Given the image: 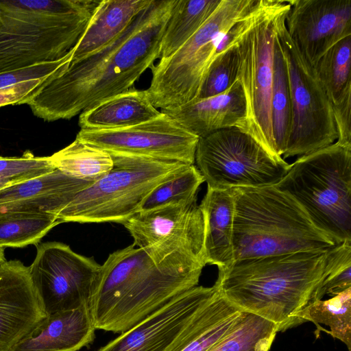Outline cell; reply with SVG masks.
Masks as SVG:
<instances>
[{"label": "cell", "mask_w": 351, "mask_h": 351, "mask_svg": "<svg viewBox=\"0 0 351 351\" xmlns=\"http://www.w3.org/2000/svg\"><path fill=\"white\" fill-rule=\"evenodd\" d=\"M349 287H351V241L335 247L332 267L313 292L310 302L322 300L325 295H335Z\"/></svg>", "instance_id": "e575fe53"}, {"label": "cell", "mask_w": 351, "mask_h": 351, "mask_svg": "<svg viewBox=\"0 0 351 351\" xmlns=\"http://www.w3.org/2000/svg\"><path fill=\"white\" fill-rule=\"evenodd\" d=\"M289 8V0H258L232 42L237 49V80L246 105L245 119L238 129L278 161L284 159L276 154L271 127L275 27L280 15Z\"/></svg>", "instance_id": "52a82bcc"}, {"label": "cell", "mask_w": 351, "mask_h": 351, "mask_svg": "<svg viewBox=\"0 0 351 351\" xmlns=\"http://www.w3.org/2000/svg\"><path fill=\"white\" fill-rule=\"evenodd\" d=\"M36 249L29 271L46 315L90 306L101 265L62 243L47 242Z\"/></svg>", "instance_id": "4fadbf2b"}, {"label": "cell", "mask_w": 351, "mask_h": 351, "mask_svg": "<svg viewBox=\"0 0 351 351\" xmlns=\"http://www.w3.org/2000/svg\"><path fill=\"white\" fill-rule=\"evenodd\" d=\"M295 320L297 325L306 321L315 324L317 337L319 331L324 330L320 324L328 326L327 332L351 351V287L329 299L308 303L295 315Z\"/></svg>", "instance_id": "484cf974"}, {"label": "cell", "mask_w": 351, "mask_h": 351, "mask_svg": "<svg viewBox=\"0 0 351 351\" xmlns=\"http://www.w3.org/2000/svg\"><path fill=\"white\" fill-rule=\"evenodd\" d=\"M61 223L56 215L45 212H12L0 215V246L22 247L36 245Z\"/></svg>", "instance_id": "f546056e"}, {"label": "cell", "mask_w": 351, "mask_h": 351, "mask_svg": "<svg viewBox=\"0 0 351 351\" xmlns=\"http://www.w3.org/2000/svg\"><path fill=\"white\" fill-rule=\"evenodd\" d=\"M221 0H175L160 44V60L172 55L206 22Z\"/></svg>", "instance_id": "d4e9b609"}, {"label": "cell", "mask_w": 351, "mask_h": 351, "mask_svg": "<svg viewBox=\"0 0 351 351\" xmlns=\"http://www.w3.org/2000/svg\"><path fill=\"white\" fill-rule=\"evenodd\" d=\"M241 313L217 289L168 351H206L230 329Z\"/></svg>", "instance_id": "cb8c5ba5"}, {"label": "cell", "mask_w": 351, "mask_h": 351, "mask_svg": "<svg viewBox=\"0 0 351 351\" xmlns=\"http://www.w3.org/2000/svg\"><path fill=\"white\" fill-rule=\"evenodd\" d=\"M335 247L237 261L219 271L215 285L241 311L258 315L274 323L278 332L284 331L297 325L295 315L311 302L329 272Z\"/></svg>", "instance_id": "7a4b0ae2"}, {"label": "cell", "mask_w": 351, "mask_h": 351, "mask_svg": "<svg viewBox=\"0 0 351 351\" xmlns=\"http://www.w3.org/2000/svg\"><path fill=\"white\" fill-rule=\"evenodd\" d=\"M199 207L204 221V256L206 264L215 265L219 271L234 263L232 245L234 200L230 189L207 191Z\"/></svg>", "instance_id": "44dd1931"}, {"label": "cell", "mask_w": 351, "mask_h": 351, "mask_svg": "<svg viewBox=\"0 0 351 351\" xmlns=\"http://www.w3.org/2000/svg\"><path fill=\"white\" fill-rule=\"evenodd\" d=\"M101 1H0V74L63 58Z\"/></svg>", "instance_id": "277c9868"}, {"label": "cell", "mask_w": 351, "mask_h": 351, "mask_svg": "<svg viewBox=\"0 0 351 351\" xmlns=\"http://www.w3.org/2000/svg\"><path fill=\"white\" fill-rule=\"evenodd\" d=\"M56 77H57L47 76L32 79L0 88V107L26 104L45 84Z\"/></svg>", "instance_id": "8d00e7d4"}, {"label": "cell", "mask_w": 351, "mask_h": 351, "mask_svg": "<svg viewBox=\"0 0 351 351\" xmlns=\"http://www.w3.org/2000/svg\"><path fill=\"white\" fill-rule=\"evenodd\" d=\"M56 168L49 156L26 151L20 157L0 156V182L14 184L45 176Z\"/></svg>", "instance_id": "836d02e7"}, {"label": "cell", "mask_w": 351, "mask_h": 351, "mask_svg": "<svg viewBox=\"0 0 351 351\" xmlns=\"http://www.w3.org/2000/svg\"><path fill=\"white\" fill-rule=\"evenodd\" d=\"M195 162L207 186L214 189L275 185L291 168L237 128L199 138Z\"/></svg>", "instance_id": "7c38bea8"}, {"label": "cell", "mask_w": 351, "mask_h": 351, "mask_svg": "<svg viewBox=\"0 0 351 351\" xmlns=\"http://www.w3.org/2000/svg\"><path fill=\"white\" fill-rule=\"evenodd\" d=\"M271 116L276 152L278 157L282 158L291 129V101L286 62L276 36Z\"/></svg>", "instance_id": "f1b7e54d"}, {"label": "cell", "mask_w": 351, "mask_h": 351, "mask_svg": "<svg viewBox=\"0 0 351 351\" xmlns=\"http://www.w3.org/2000/svg\"><path fill=\"white\" fill-rule=\"evenodd\" d=\"M338 143L351 146V91L336 104L332 105Z\"/></svg>", "instance_id": "74e56055"}, {"label": "cell", "mask_w": 351, "mask_h": 351, "mask_svg": "<svg viewBox=\"0 0 351 351\" xmlns=\"http://www.w3.org/2000/svg\"><path fill=\"white\" fill-rule=\"evenodd\" d=\"M351 36L329 49L314 70L332 105L351 91Z\"/></svg>", "instance_id": "4dcf8cb0"}, {"label": "cell", "mask_w": 351, "mask_h": 351, "mask_svg": "<svg viewBox=\"0 0 351 351\" xmlns=\"http://www.w3.org/2000/svg\"><path fill=\"white\" fill-rule=\"evenodd\" d=\"M160 112L146 90L130 88L82 112L78 124L85 130L122 129L152 120Z\"/></svg>", "instance_id": "603a6c76"}, {"label": "cell", "mask_w": 351, "mask_h": 351, "mask_svg": "<svg viewBox=\"0 0 351 351\" xmlns=\"http://www.w3.org/2000/svg\"><path fill=\"white\" fill-rule=\"evenodd\" d=\"M230 190L234 200V261L327 251L337 245L312 223L291 195L274 185Z\"/></svg>", "instance_id": "5b68a950"}, {"label": "cell", "mask_w": 351, "mask_h": 351, "mask_svg": "<svg viewBox=\"0 0 351 351\" xmlns=\"http://www.w3.org/2000/svg\"><path fill=\"white\" fill-rule=\"evenodd\" d=\"M277 332L271 322L241 311L230 329L206 351H269Z\"/></svg>", "instance_id": "83f0119b"}, {"label": "cell", "mask_w": 351, "mask_h": 351, "mask_svg": "<svg viewBox=\"0 0 351 351\" xmlns=\"http://www.w3.org/2000/svg\"><path fill=\"white\" fill-rule=\"evenodd\" d=\"M285 25L305 61L313 69L332 46L351 36V0H289Z\"/></svg>", "instance_id": "9a60e30c"}, {"label": "cell", "mask_w": 351, "mask_h": 351, "mask_svg": "<svg viewBox=\"0 0 351 351\" xmlns=\"http://www.w3.org/2000/svg\"><path fill=\"white\" fill-rule=\"evenodd\" d=\"M278 17L275 36L284 56L291 101V121L284 158L303 156L337 141L332 106L315 70L303 58Z\"/></svg>", "instance_id": "8fae6325"}, {"label": "cell", "mask_w": 351, "mask_h": 351, "mask_svg": "<svg viewBox=\"0 0 351 351\" xmlns=\"http://www.w3.org/2000/svg\"><path fill=\"white\" fill-rule=\"evenodd\" d=\"M151 0H101L71 49L73 63L94 53L119 36Z\"/></svg>", "instance_id": "7402d4cb"}, {"label": "cell", "mask_w": 351, "mask_h": 351, "mask_svg": "<svg viewBox=\"0 0 351 351\" xmlns=\"http://www.w3.org/2000/svg\"><path fill=\"white\" fill-rule=\"evenodd\" d=\"M49 157L55 168L63 173L92 182L106 175L114 166L108 152L77 138Z\"/></svg>", "instance_id": "4316f807"}, {"label": "cell", "mask_w": 351, "mask_h": 351, "mask_svg": "<svg viewBox=\"0 0 351 351\" xmlns=\"http://www.w3.org/2000/svg\"><path fill=\"white\" fill-rule=\"evenodd\" d=\"M108 153L194 165L199 138L164 112L122 129H80L76 138Z\"/></svg>", "instance_id": "5bb4252c"}, {"label": "cell", "mask_w": 351, "mask_h": 351, "mask_svg": "<svg viewBox=\"0 0 351 351\" xmlns=\"http://www.w3.org/2000/svg\"><path fill=\"white\" fill-rule=\"evenodd\" d=\"M274 186L336 245L351 241V146L335 142L301 156Z\"/></svg>", "instance_id": "8992f818"}, {"label": "cell", "mask_w": 351, "mask_h": 351, "mask_svg": "<svg viewBox=\"0 0 351 351\" xmlns=\"http://www.w3.org/2000/svg\"><path fill=\"white\" fill-rule=\"evenodd\" d=\"M238 53L234 44H230L217 54L209 65L196 99L219 95L228 90L237 80Z\"/></svg>", "instance_id": "d6a6232c"}, {"label": "cell", "mask_w": 351, "mask_h": 351, "mask_svg": "<svg viewBox=\"0 0 351 351\" xmlns=\"http://www.w3.org/2000/svg\"><path fill=\"white\" fill-rule=\"evenodd\" d=\"M112 169L75 195L57 215L61 223L123 221L141 211L144 201L160 184L187 164L109 153Z\"/></svg>", "instance_id": "ba28073f"}, {"label": "cell", "mask_w": 351, "mask_h": 351, "mask_svg": "<svg viewBox=\"0 0 351 351\" xmlns=\"http://www.w3.org/2000/svg\"><path fill=\"white\" fill-rule=\"evenodd\" d=\"M46 316L29 267L18 260L1 263L0 351H10Z\"/></svg>", "instance_id": "e0dca14e"}, {"label": "cell", "mask_w": 351, "mask_h": 351, "mask_svg": "<svg viewBox=\"0 0 351 351\" xmlns=\"http://www.w3.org/2000/svg\"><path fill=\"white\" fill-rule=\"evenodd\" d=\"M199 138L215 132L239 128L246 114L245 99L238 80L225 92L195 99L171 110H162Z\"/></svg>", "instance_id": "ffe728a7"}, {"label": "cell", "mask_w": 351, "mask_h": 351, "mask_svg": "<svg viewBox=\"0 0 351 351\" xmlns=\"http://www.w3.org/2000/svg\"><path fill=\"white\" fill-rule=\"evenodd\" d=\"M5 261L4 247L0 246V263Z\"/></svg>", "instance_id": "f35d334b"}, {"label": "cell", "mask_w": 351, "mask_h": 351, "mask_svg": "<svg viewBox=\"0 0 351 351\" xmlns=\"http://www.w3.org/2000/svg\"><path fill=\"white\" fill-rule=\"evenodd\" d=\"M10 185H12V184H8V183H5V182H0V189L4 188L5 186H10Z\"/></svg>", "instance_id": "ab89813d"}, {"label": "cell", "mask_w": 351, "mask_h": 351, "mask_svg": "<svg viewBox=\"0 0 351 351\" xmlns=\"http://www.w3.org/2000/svg\"><path fill=\"white\" fill-rule=\"evenodd\" d=\"M175 0H151L130 25L98 51L70 63L26 104L46 121L69 119L125 92L160 58Z\"/></svg>", "instance_id": "6da1fadb"}, {"label": "cell", "mask_w": 351, "mask_h": 351, "mask_svg": "<svg viewBox=\"0 0 351 351\" xmlns=\"http://www.w3.org/2000/svg\"><path fill=\"white\" fill-rule=\"evenodd\" d=\"M89 306L47 315L10 351H77L95 338Z\"/></svg>", "instance_id": "d6986e66"}, {"label": "cell", "mask_w": 351, "mask_h": 351, "mask_svg": "<svg viewBox=\"0 0 351 351\" xmlns=\"http://www.w3.org/2000/svg\"><path fill=\"white\" fill-rule=\"evenodd\" d=\"M201 274L163 271L134 244L112 252L101 265L89 306L96 329L114 333L129 330L197 286Z\"/></svg>", "instance_id": "3957f363"}, {"label": "cell", "mask_w": 351, "mask_h": 351, "mask_svg": "<svg viewBox=\"0 0 351 351\" xmlns=\"http://www.w3.org/2000/svg\"><path fill=\"white\" fill-rule=\"evenodd\" d=\"M121 224L162 271L174 274L202 271L204 221L197 204L171 203L141 210Z\"/></svg>", "instance_id": "30bf717a"}, {"label": "cell", "mask_w": 351, "mask_h": 351, "mask_svg": "<svg viewBox=\"0 0 351 351\" xmlns=\"http://www.w3.org/2000/svg\"><path fill=\"white\" fill-rule=\"evenodd\" d=\"M205 182L194 165H187L171 179L155 188L144 201L141 210H147L171 203L197 202L199 186Z\"/></svg>", "instance_id": "1f68e13d"}, {"label": "cell", "mask_w": 351, "mask_h": 351, "mask_svg": "<svg viewBox=\"0 0 351 351\" xmlns=\"http://www.w3.org/2000/svg\"><path fill=\"white\" fill-rule=\"evenodd\" d=\"M71 50L61 59L43 62L34 66L0 74V88L25 80L47 76L58 77L68 68L71 62Z\"/></svg>", "instance_id": "d590c367"}, {"label": "cell", "mask_w": 351, "mask_h": 351, "mask_svg": "<svg viewBox=\"0 0 351 351\" xmlns=\"http://www.w3.org/2000/svg\"><path fill=\"white\" fill-rule=\"evenodd\" d=\"M217 291L215 285L193 287L97 351H168L195 314Z\"/></svg>", "instance_id": "2e32d148"}, {"label": "cell", "mask_w": 351, "mask_h": 351, "mask_svg": "<svg viewBox=\"0 0 351 351\" xmlns=\"http://www.w3.org/2000/svg\"><path fill=\"white\" fill-rule=\"evenodd\" d=\"M257 3L258 0H221L210 17L184 45L150 67L152 78L146 90L155 108L171 110L197 97L221 38Z\"/></svg>", "instance_id": "9c48e42d"}, {"label": "cell", "mask_w": 351, "mask_h": 351, "mask_svg": "<svg viewBox=\"0 0 351 351\" xmlns=\"http://www.w3.org/2000/svg\"><path fill=\"white\" fill-rule=\"evenodd\" d=\"M93 183L71 178L56 169L45 176L0 189V215L12 212L57 215L77 193Z\"/></svg>", "instance_id": "ac0fdd59"}]
</instances>
